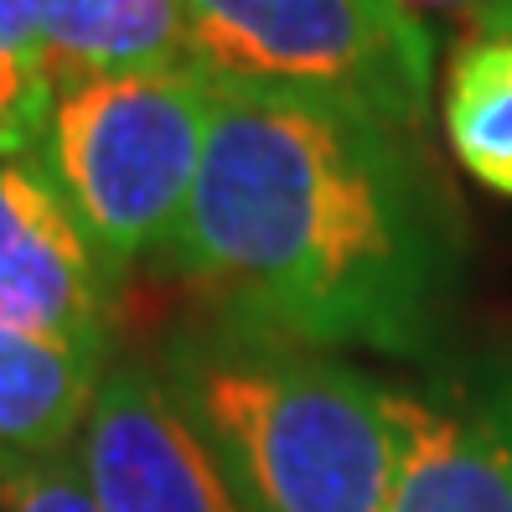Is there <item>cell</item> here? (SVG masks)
I'll return each mask as SVG.
<instances>
[{
  "mask_svg": "<svg viewBox=\"0 0 512 512\" xmlns=\"http://www.w3.org/2000/svg\"><path fill=\"white\" fill-rule=\"evenodd\" d=\"M419 26H430V37L456 32L461 42L481 37H512V0H394Z\"/></svg>",
  "mask_w": 512,
  "mask_h": 512,
  "instance_id": "obj_13",
  "label": "cell"
},
{
  "mask_svg": "<svg viewBox=\"0 0 512 512\" xmlns=\"http://www.w3.org/2000/svg\"><path fill=\"white\" fill-rule=\"evenodd\" d=\"M104 512H249L150 357H114L78 440Z\"/></svg>",
  "mask_w": 512,
  "mask_h": 512,
  "instance_id": "obj_5",
  "label": "cell"
},
{
  "mask_svg": "<svg viewBox=\"0 0 512 512\" xmlns=\"http://www.w3.org/2000/svg\"><path fill=\"white\" fill-rule=\"evenodd\" d=\"M52 83L37 37V0H0V156H32Z\"/></svg>",
  "mask_w": 512,
  "mask_h": 512,
  "instance_id": "obj_11",
  "label": "cell"
},
{
  "mask_svg": "<svg viewBox=\"0 0 512 512\" xmlns=\"http://www.w3.org/2000/svg\"><path fill=\"white\" fill-rule=\"evenodd\" d=\"M47 83L197 68L187 0H37Z\"/></svg>",
  "mask_w": 512,
  "mask_h": 512,
  "instance_id": "obj_9",
  "label": "cell"
},
{
  "mask_svg": "<svg viewBox=\"0 0 512 512\" xmlns=\"http://www.w3.org/2000/svg\"><path fill=\"white\" fill-rule=\"evenodd\" d=\"M150 368L249 512H388L399 388L342 352L197 316L161 331Z\"/></svg>",
  "mask_w": 512,
  "mask_h": 512,
  "instance_id": "obj_2",
  "label": "cell"
},
{
  "mask_svg": "<svg viewBox=\"0 0 512 512\" xmlns=\"http://www.w3.org/2000/svg\"><path fill=\"white\" fill-rule=\"evenodd\" d=\"M218 83L202 68L104 73L52 88L37 166L119 280L161 264L202 171Z\"/></svg>",
  "mask_w": 512,
  "mask_h": 512,
  "instance_id": "obj_3",
  "label": "cell"
},
{
  "mask_svg": "<svg viewBox=\"0 0 512 512\" xmlns=\"http://www.w3.org/2000/svg\"><path fill=\"white\" fill-rule=\"evenodd\" d=\"M388 512H512V363L440 368L399 388V476Z\"/></svg>",
  "mask_w": 512,
  "mask_h": 512,
  "instance_id": "obj_6",
  "label": "cell"
},
{
  "mask_svg": "<svg viewBox=\"0 0 512 512\" xmlns=\"http://www.w3.org/2000/svg\"><path fill=\"white\" fill-rule=\"evenodd\" d=\"M187 21L192 63L213 83L425 130L435 37L394 0H187Z\"/></svg>",
  "mask_w": 512,
  "mask_h": 512,
  "instance_id": "obj_4",
  "label": "cell"
},
{
  "mask_svg": "<svg viewBox=\"0 0 512 512\" xmlns=\"http://www.w3.org/2000/svg\"><path fill=\"white\" fill-rule=\"evenodd\" d=\"M161 269L228 326L321 352L435 357L466 290V218L419 130L218 83Z\"/></svg>",
  "mask_w": 512,
  "mask_h": 512,
  "instance_id": "obj_1",
  "label": "cell"
},
{
  "mask_svg": "<svg viewBox=\"0 0 512 512\" xmlns=\"http://www.w3.org/2000/svg\"><path fill=\"white\" fill-rule=\"evenodd\" d=\"M0 512H104L73 456L0 461Z\"/></svg>",
  "mask_w": 512,
  "mask_h": 512,
  "instance_id": "obj_12",
  "label": "cell"
},
{
  "mask_svg": "<svg viewBox=\"0 0 512 512\" xmlns=\"http://www.w3.org/2000/svg\"><path fill=\"white\" fill-rule=\"evenodd\" d=\"M119 285L37 156H0V326L109 347Z\"/></svg>",
  "mask_w": 512,
  "mask_h": 512,
  "instance_id": "obj_7",
  "label": "cell"
},
{
  "mask_svg": "<svg viewBox=\"0 0 512 512\" xmlns=\"http://www.w3.org/2000/svg\"><path fill=\"white\" fill-rule=\"evenodd\" d=\"M109 363L104 342L0 326V461L73 456Z\"/></svg>",
  "mask_w": 512,
  "mask_h": 512,
  "instance_id": "obj_8",
  "label": "cell"
},
{
  "mask_svg": "<svg viewBox=\"0 0 512 512\" xmlns=\"http://www.w3.org/2000/svg\"><path fill=\"white\" fill-rule=\"evenodd\" d=\"M440 125L461 171L512 202V37H481L450 52Z\"/></svg>",
  "mask_w": 512,
  "mask_h": 512,
  "instance_id": "obj_10",
  "label": "cell"
}]
</instances>
